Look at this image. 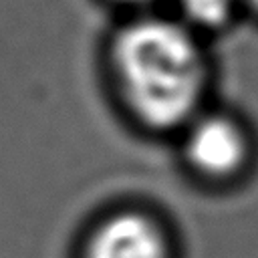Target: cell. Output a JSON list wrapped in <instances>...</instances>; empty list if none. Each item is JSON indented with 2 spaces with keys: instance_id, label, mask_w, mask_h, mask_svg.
I'll use <instances>...</instances> for the list:
<instances>
[{
  "instance_id": "1",
  "label": "cell",
  "mask_w": 258,
  "mask_h": 258,
  "mask_svg": "<svg viewBox=\"0 0 258 258\" xmlns=\"http://www.w3.org/2000/svg\"><path fill=\"white\" fill-rule=\"evenodd\" d=\"M107 73L125 115L153 135H177L206 109L204 38L173 14H131L109 38Z\"/></svg>"
},
{
  "instance_id": "2",
  "label": "cell",
  "mask_w": 258,
  "mask_h": 258,
  "mask_svg": "<svg viewBox=\"0 0 258 258\" xmlns=\"http://www.w3.org/2000/svg\"><path fill=\"white\" fill-rule=\"evenodd\" d=\"M177 137L187 171L212 185H228L240 179L254 155L244 121L226 111H200Z\"/></svg>"
},
{
  "instance_id": "3",
  "label": "cell",
  "mask_w": 258,
  "mask_h": 258,
  "mask_svg": "<svg viewBox=\"0 0 258 258\" xmlns=\"http://www.w3.org/2000/svg\"><path fill=\"white\" fill-rule=\"evenodd\" d=\"M77 258H177V244L159 214L141 206H119L89 226Z\"/></svg>"
},
{
  "instance_id": "4",
  "label": "cell",
  "mask_w": 258,
  "mask_h": 258,
  "mask_svg": "<svg viewBox=\"0 0 258 258\" xmlns=\"http://www.w3.org/2000/svg\"><path fill=\"white\" fill-rule=\"evenodd\" d=\"M171 12L183 26L198 36L222 30L242 8L240 0H169Z\"/></svg>"
},
{
  "instance_id": "5",
  "label": "cell",
  "mask_w": 258,
  "mask_h": 258,
  "mask_svg": "<svg viewBox=\"0 0 258 258\" xmlns=\"http://www.w3.org/2000/svg\"><path fill=\"white\" fill-rule=\"evenodd\" d=\"M115 6L127 8L133 14H143V12H155L159 10V6L167 4L169 0H111Z\"/></svg>"
},
{
  "instance_id": "6",
  "label": "cell",
  "mask_w": 258,
  "mask_h": 258,
  "mask_svg": "<svg viewBox=\"0 0 258 258\" xmlns=\"http://www.w3.org/2000/svg\"><path fill=\"white\" fill-rule=\"evenodd\" d=\"M240 6L250 10V12H254V14H258V0H240Z\"/></svg>"
}]
</instances>
